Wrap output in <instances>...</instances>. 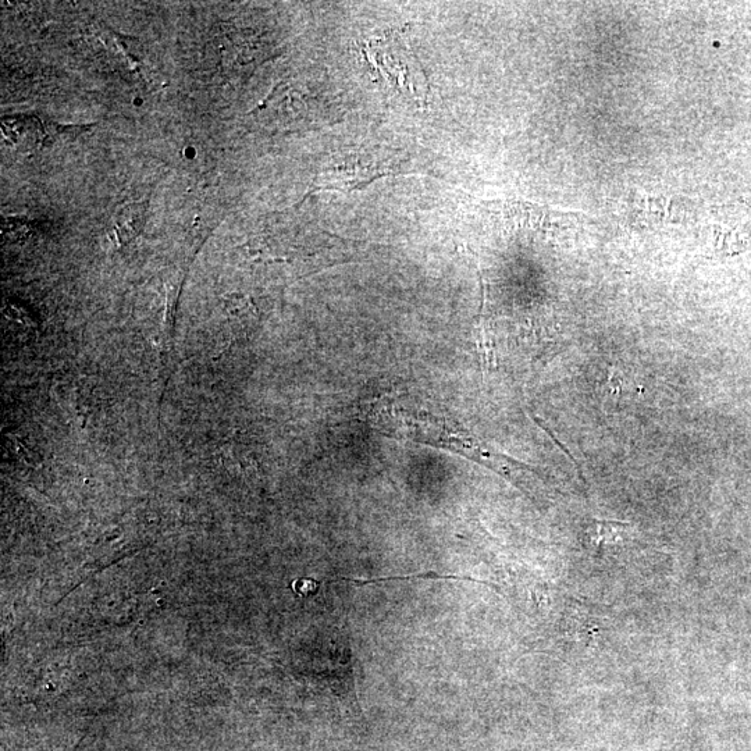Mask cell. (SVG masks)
Wrapping results in <instances>:
<instances>
[{
	"label": "cell",
	"instance_id": "obj_1",
	"mask_svg": "<svg viewBox=\"0 0 751 751\" xmlns=\"http://www.w3.org/2000/svg\"><path fill=\"white\" fill-rule=\"evenodd\" d=\"M389 163L377 160L376 156L351 155L338 160L329 169V179L326 180L327 190L354 191L363 188L389 172Z\"/></svg>",
	"mask_w": 751,
	"mask_h": 751
},
{
	"label": "cell",
	"instance_id": "obj_2",
	"mask_svg": "<svg viewBox=\"0 0 751 751\" xmlns=\"http://www.w3.org/2000/svg\"><path fill=\"white\" fill-rule=\"evenodd\" d=\"M71 128L62 127L52 121H44L38 117H13L3 120V131L16 147L24 149L42 148L51 145L60 133H66Z\"/></svg>",
	"mask_w": 751,
	"mask_h": 751
},
{
	"label": "cell",
	"instance_id": "obj_3",
	"mask_svg": "<svg viewBox=\"0 0 751 751\" xmlns=\"http://www.w3.org/2000/svg\"><path fill=\"white\" fill-rule=\"evenodd\" d=\"M110 48L119 52L121 63L124 69L128 71L131 78L141 84V87L147 90H155L159 87L158 71L153 69L147 60L142 58L140 51H137L133 41L119 34H110L108 37Z\"/></svg>",
	"mask_w": 751,
	"mask_h": 751
},
{
	"label": "cell",
	"instance_id": "obj_4",
	"mask_svg": "<svg viewBox=\"0 0 751 751\" xmlns=\"http://www.w3.org/2000/svg\"><path fill=\"white\" fill-rule=\"evenodd\" d=\"M148 201L135 202L117 212L112 233L120 247H126L137 240L147 223Z\"/></svg>",
	"mask_w": 751,
	"mask_h": 751
},
{
	"label": "cell",
	"instance_id": "obj_5",
	"mask_svg": "<svg viewBox=\"0 0 751 751\" xmlns=\"http://www.w3.org/2000/svg\"><path fill=\"white\" fill-rule=\"evenodd\" d=\"M469 580V582H479V580L473 578H462V576L455 575H439L436 572L416 573V575L409 576H390V578H373V579H355V578H340L343 582H350L352 585L366 586L375 585V583L383 582H404V580Z\"/></svg>",
	"mask_w": 751,
	"mask_h": 751
},
{
	"label": "cell",
	"instance_id": "obj_6",
	"mask_svg": "<svg viewBox=\"0 0 751 751\" xmlns=\"http://www.w3.org/2000/svg\"><path fill=\"white\" fill-rule=\"evenodd\" d=\"M224 312L230 319L241 322L252 315L249 301L241 294H229L224 297Z\"/></svg>",
	"mask_w": 751,
	"mask_h": 751
}]
</instances>
